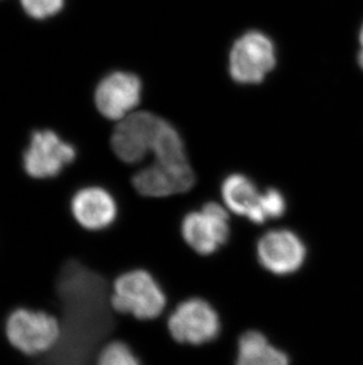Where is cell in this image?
Segmentation results:
<instances>
[{
    "mask_svg": "<svg viewBox=\"0 0 363 365\" xmlns=\"http://www.w3.org/2000/svg\"><path fill=\"white\" fill-rule=\"evenodd\" d=\"M5 336L16 350L37 357L57 348L62 339V323L46 311L18 307L5 321Z\"/></svg>",
    "mask_w": 363,
    "mask_h": 365,
    "instance_id": "cell-1",
    "label": "cell"
},
{
    "mask_svg": "<svg viewBox=\"0 0 363 365\" xmlns=\"http://www.w3.org/2000/svg\"><path fill=\"white\" fill-rule=\"evenodd\" d=\"M110 303L113 310L142 321L159 317L167 307L161 284L145 269H131L113 282Z\"/></svg>",
    "mask_w": 363,
    "mask_h": 365,
    "instance_id": "cell-2",
    "label": "cell"
},
{
    "mask_svg": "<svg viewBox=\"0 0 363 365\" xmlns=\"http://www.w3.org/2000/svg\"><path fill=\"white\" fill-rule=\"evenodd\" d=\"M230 212L221 203L203 205L186 214L181 225L182 238L192 251L211 255L226 244L230 237Z\"/></svg>",
    "mask_w": 363,
    "mask_h": 365,
    "instance_id": "cell-3",
    "label": "cell"
},
{
    "mask_svg": "<svg viewBox=\"0 0 363 365\" xmlns=\"http://www.w3.org/2000/svg\"><path fill=\"white\" fill-rule=\"evenodd\" d=\"M165 120L143 111L132 113L118 121L111 136V147L123 163H140L154 152Z\"/></svg>",
    "mask_w": 363,
    "mask_h": 365,
    "instance_id": "cell-4",
    "label": "cell"
},
{
    "mask_svg": "<svg viewBox=\"0 0 363 365\" xmlns=\"http://www.w3.org/2000/svg\"><path fill=\"white\" fill-rule=\"evenodd\" d=\"M221 318L215 307L202 298L183 300L168 318V330L181 344L202 345L221 332Z\"/></svg>",
    "mask_w": 363,
    "mask_h": 365,
    "instance_id": "cell-5",
    "label": "cell"
},
{
    "mask_svg": "<svg viewBox=\"0 0 363 365\" xmlns=\"http://www.w3.org/2000/svg\"><path fill=\"white\" fill-rule=\"evenodd\" d=\"M77 150L55 131L38 130L32 134L23 154V168L32 179H53L71 165Z\"/></svg>",
    "mask_w": 363,
    "mask_h": 365,
    "instance_id": "cell-6",
    "label": "cell"
},
{
    "mask_svg": "<svg viewBox=\"0 0 363 365\" xmlns=\"http://www.w3.org/2000/svg\"><path fill=\"white\" fill-rule=\"evenodd\" d=\"M276 66L274 43L262 32L237 39L230 52V75L241 84H258Z\"/></svg>",
    "mask_w": 363,
    "mask_h": 365,
    "instance_id": "cell-7",
    "label": "cell"
},
{
    "mask_svg": "<svg viewBox=\"0 0 363 365\" xmlns=\"http://www.w3.org/2000/svg\"><path fill=\"white\" fill-rule=\"evenodd\" d=\"M258 262L275 276H290L301 269L307 258V247L300 235L288 228L265 232L257 242Z\"/></svg>",
    "mask_w": 363,
    "mask_h": 365,
    "instance_id": "cell-8",
    "label": "cell"
},
{
    "mask_svg": "<svg viewBox=\"0 0 363 365\" xmlns=\"http://www.w3.org/2000/svg\"><path fill=\"white\" fill-rule=\"evenodd\" d=\"M194 183L195 174L189 163L154 161L132 178L135 190L147 197H168L186 193Z\"/></svg>",
    "mask_w": 363,
    "mask_h": 365,
    "instance_id": "cell-9",
    "label": "cell"
},
{
    "mask_svg": "<svg viewBox=\"0 0 363 365\" xmlns=\"http://www.w3.org/2000/svg\"><path fill=\"white\" fill-rule=\"evenodd\" d=\"M141 96V80L134 73L118 71L100 81L95 93V103L104 118L120 121L132 114Z\"/></svg>",
    "mask_w": 363,
    "mask_h": 365,
    "instance_id": "cell-10",
    "label": "cell"
},
{
    "mask_svg": "<svg viewBox=\"0 0 363 365\" xmlns=\"http://www.w3.org/2000/svg\"><path fill=\"white\" fill-rule=\"evenodd\" d=\"M70 212L75 222L86 231H104L116 222L118 203L107 188L86 186L73 194Z\"/></svg>",
    "mask_w": 363,
    "mask_h": 365,
    "instance_id": "cell-11",
    "label": "cell"
},
{
    "mask_svg": "<svg viewBox=\"0 0 363 365\" xmlns=\"http://www.w3.org/2000/svg\"><path fill=\"white\" fill-rule=\"evenodd\" d=\"M261 194L254 181L243 174H231L221 187V197L226 210L256 225L264 224L260 208Z\"/></svg>",
    "mask_w": 363,
    "mask_h": 365,
    "instance_id": "cell-12",
    "label": "cell"
},
{
    "mask_svg": "<svg viewBox=\"0 0 363 365\" xmlns=\"http://www.w3.org/2000/svg\"><path fill=\"white\" fill-rule=\"evenodd\" d=\"M235 365H290V361L262 332L251 330L241 336Z\"/></svg>",
    "mask_w": 363,
    "mask_h": 365,
    "instance_id": "cell-13",
    "label": "cell"
},
{
    "mask_svg": "<svg viewBox=\"0 0 363 365\" xmlns=\"http://www.w3.org/2000/svg\"><path fill=\"white\" fill-rule=\"evenodd\" d=\"M96 365H143L130 345L122 341H110L100 351Z\"/></svg>",
    "mask_w": 363,
    "mask_h": 365,
    "instance_id": "cell-14",
    "label": "cell"
},
{
    "mask_svg": "<svg viewBox=\"0 0 363 365\" xmlns=\"http://www.w3.org/2000/svg\"><path fill=\"white\" fill-rule=\"evenodd\" d=\"M260 208L264 222L276 220L287 212V200L280 190L268 188L261 194Z\"/></svg>",
    "mask_w": 363,
    "mask_h": 365,
    "instance_id": "cell-15",
    "label": "cell"
},
{
    "mask_svg": "<svg viewBox=\"0 0 363 365\" xmlns=\"http://www.w3.org/2000/svg\"><path fill=\"white\" fill-rule=\"evenodd\" d=\"M21 6L30 17L46 19L62 10L64 0H21Z\"/></svg>",
    "mask_w": 363,
    "mask_h": 365,
    "instance_id": "cell-16",
    "label": "cell"
},
{
    "mask_svg": "<svg viewBox=\"0 0 363 365\" xmlns=\"http://www.w3.org/2000/svg\"><path fill=\"white\" fill-rule=\"evenodd\" d=\"M360 46L361 50L360 52H359V64H360L361 68L363 69V26L360 32Z\"/></svg>",
    "mask_w": 363,
    "mask_h": 365,
    "instance_id": "cell-17",
    "label": "cell"
}]
</instances>
